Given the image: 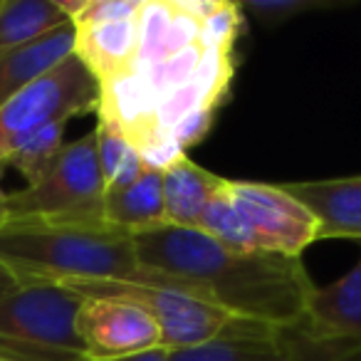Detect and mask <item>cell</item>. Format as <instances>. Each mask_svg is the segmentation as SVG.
<instances>
[{"label":"cell","mask_w":361,"mask_h":361,"mask_svg":"<svg viewBox=\"0 0 361 361\" xmlns=\"http://www.w3.org/2000/svg\"><path fill=\"white\" fill-rule=\"evenodd\" d=\"M141 270L221 307L235 319L295 329L314 295L302 257L231 250L203 231L164 226L134 235Z\"/></svg>","instance_id":"obj_1"},{"label":"cell","mask_w":361,"mask_h":361,"mask_svg":"<svg viewBox=\"0 0 361 361\" xmlns=\"http://www.w3.org/2000/svg\"><path fill=\"white\" fill-rule=\"evenodd\" d=\"M0 262L20 285H80L136 280L141 275L134 235L109 223L6 221Z\"/></svg>","instance_id":"obj_2"},{"label":"cell","mask_w":361,"mask_h":361,"mask_svg":"<svg viewBox=\"0 0 361 361\" xmlns=\"http://www.w3.org/2000/svg\"><path fill=\"white\" fill-rule=\"evenodd\" d=\"M85 297L65 285H20L0 297V359L82 361L87 356L77 331Z\"/></svg>","instance_id":"obj_3"},{"label":"cell","mask_w":361,"mask_h":361,"mask_svg":"<svg viewBox=\"0 0 361 361\" xmlns=\"http://www.w3.org/2000/svg\"><path fill=\"white\" fill-rule=\"evenodd\" d=\"M104 198L97 139L90 131L62 146L55 164L37 183L8 193V221L106 223Z\"/></svg>","instance_id":"obj_4"},{"label":"cell","mask_w":361,"mask_h":361,"mask_svg":"<svg viewBox=\"0 0 361 361\" xmlns=\"http://www.w3.org/2000/svg\"><path fill=\"white\" fill-rule=\"evenodd\" d=\"M82 297H114L139 305L159 324L164 349H186L216 339L235 322L228 312L193 292L161 280L149 270H141L136 280H99L70 285Z\"/></svg>","instance_id":"obj_5"},{"label":"cell","mask_w":361,"mask_h":361,"mask_svg":"<svg viewBox=\"0 0 361 361\" xmlns=\"http://www.w3.org/2000/svg\"><path fill=\"white\" fill-rule=\"evenodd\" d=\"M99 106V82L72 52L47 75L0 106V176L6 156L35 129L50 121H70Z\"/></svg>","instance_id":"obj_6"},{"label":"cell","mask_w":361,"mask_h":361,"mask_svg":"<svg viewBox=\"0 0 361 361\" xmlns=\"http://www.w3.org/2000/svg\"><path fill=\"white\" fill-rule=\"evenodd\" d=\"M226 191L257 235L262 250L300 257L317 243L314 216L282 186L226 178Z\"/></svg>","instance_id":"obj_7"},{"label":"cell","mask_w":361,"mask_h":361,"mask_svg":"<svg viewBox=\"0 0 361 361\" xmlns=\"http://www.w3.org/2000/svg\"><path fill=\"white\" fill-rule=\"evenodd\" d=\"M77 331L87 359H119L164 349L159 324L149 312L114 297H85L77 314Z\"/></svg>","instance_id":"obj_8"},{"label":"cell","mask_w":361,"mask_h":361,"mask_svg":"<svg viewBox=\"0 0 361 361\" xmlns=\"http://www.w3.org/2000/svg\"><path fill=\"white\" fill-rule=\"evenodd\" d=\"M300 334L322 344L361 346V255L346 275L326 287H317L295 326Z\"/></svg>","instance_id":"obj_9"},{"label":"cell","mask_w":361,"mask_h":361,"mask_svg":"<svg viewBox=\"0 0 361 361\" xmlns=\"http://www.w3.org/2000/svg\"><path fill=\"white\" fill-rule=\"evenodd\" d=\"M159 94L141 72H124L99 82V121H106L129 139L139 154L164 141L156 126Z\"/></svg>","instance_id":"obj_10"},{"label":"cell","mask_w":361,"mask_h":361,"mask_svg":"<svg viewBox=\"0 0 361 361\" xmlns=\"http://www.w3.org/2000/svg\"><path fill=\"white\" fill-rule=\"evenodd\" d=\"M287 193L317 221V240L361 243V176L285 183Z\"/></svg>","instance_id":"obj_11"},{"label":"cell","mask_w":361,"mask_h":361,"mask_svg":"<svg viewBox=\"0 0 361 361\" xmlns=\"http://www.w3.org/2000/svg\"><path fill=\"white\" fill-rule=\"evenodd\" d=\"M169 361H287L285 331L235 319L216 339L171 349Z\"/></svg>","instance_id":"obj_12"},{"label":"cell","mask_w":361,"mask_h":361,"mask_svg":"<svg viewBox=\"0 0 361 361\" xmlns=\"http://www.w3.org/2000/svg\"><path fill=\"white\" fill-rule=\"evenodd\" d=\"M221 176L201 169L186 154L173 159L161 171V188H164L166 226L198 231L208 203L213 201L223 186Z\"/></svg>","instance_id":"obj_13"},{"label":"cell","mask_w":361,"mask_h":361,"mask_svg":"<svg viewBox=\"0 0 361 361\" xmlns=\"http://www.w3.org/2000/svg\"><path fill=\"white\" fill-rule=\"evenodd\" d=\"M75 57L97 82L136 72L139 62V23L119 20L104 25L75 27Z\"/></svg>","instance_id":"obj_14"},{"label":"cell","mask_w":361,"mask_h":361,"mask_svg":"<svg viewBox=\"0 0 361 361\" xmlns=\"http://www.w3.org/2000/svg\"><path fill=\"white\" fill-rule=\"evenodd\" d=\"M72 52H75V25L67 23L32 45L0 55V106H6L13 97L47 75Z\"/></svg>","instance_id":"obj_15"},{"label":"cell","mask_w":361,"mask_h":361,"mask_svg":"<svg viewBox=\"0 0 361 361\" xmlns=\"http://www.w3.org/2000/svg\"><path fill=\"white\" fill-rule=\"evenodd\" d=\"M104 221L109 226L139 235L146 231L166 226L164 188H161V171L144 169L141 176L119 188L106 193L104 198Z\"/></svg>","instance_id":"obj_16"},{"label":"cell","mask_w":361,"mask_h":361,"mask_svg":"<svg viewBox=\"0 0 361 361\" xmlns=\"http://www.w3.org/2000/svg\"><path fill=\"white\" fill-rule=\"evenodd\" d=\"M67 23L57 0H0V55L32 45Z\"/></svg>","instance_id":"obj_17"},{"label":"cell","mask_w":361,"mask_h":361,"mask_svg":"<svg viewBox=\"0 0 361 361\" xmlns=\"http://www.w3.org/2000/svg\"><path fill=\"white\" fill-rule=\"evenodd\" d=\"M94 139H97V159H99L106 193L119 191V188L134 183L146 166L141 161L139 151L129 144V139L119 129L106 124V121H97Z\"/></svg>","instance_id":"obj_18"},{"label":"cell","mask_w":361,"mask_h":361,"mask_svg":"<svg viewBox=\"0 0 361 361\" xmlns=\"http://www.w3.org/2000/svg\"><path fill=\"white\" fill-rule=\"evenodd\" d=\"M65 126L67 121H50L35 129L6 156V169H16L25 178V186L37 183L65 146Z\"/></svg>","instance_id":"obj_19"},{"label":"cell","mask_w":361,"mask_h":361,"mask_svg":"<svg viewBox=\"0 0 361 361\" xmlns=\"http://www.w3.org/2000/svg\"><path fill=\"white\" fill-rule=\"evenodd\" d=\"M198 231H203L206 235H211L213 240L231 247V250H262L260 240H257V235L252 233V228L247 226V221L240 216V211L233 206L231 196H228V191H226V180H223L221 191L208 203Z\"/></svg>","instance_id":"obj_20"},{"label":"cell","mask_w":361,"mask_h":361,"mask_svg":"<svg viewBox=\"0 0 361 361\" xmlns=\"http://www.w3.org/2000/svg\"><path fill=\"white\" fill-rule=\"evenodd\" d=\"M173 18V0H144V8L136 16L139 23V62L136 72H144L164 60V35Z\"/></svg>","instance_id":"obj_21"},{"label":"cell","mask_w":361,"mask_h":361,"mask_svg":"<svg viewBox=\"0 0 361 361\" xmlns=\"http://www.w3.org/2000/svg\"><path fill=\"white\" fill-rule=\"evenodd\" d=\"M233 72H235L233 50H203L196 75H193V85L201 90L206 104H223V99L228 97V90H231Z\"/></svg>","instance_id":"obj_22"},{"label":"cell","mask_w":361,"mask_h":361,"mask_svg":"<svg viewBox=\"0 0 361 361\" xmlns=\"http://www.w3.org/2000/svg\"><path fill=\"white\" fill-rule=\"evenodd\" d=\"M201 55H203V47L196 42V45L186 47V50H180V52H176V55L166 57V60L156 62L154 67L144 70L141 75L149 82L151 90L161 97V94H166V92L188 85V82L193 80Z\"/></svg>","instance_id":"obj_23"},{"label":"cell","mask_w":361,"mask_h":361,"mask_svg":"<svg viewBox=\"0 0 361 361\" xmlns=\"http://www.w3.org/2000/svg\"><path fill=\"white\" fill-rule=\"evenodd\" d=\"M243 27V11L238 3H226L221 0L213 16H208L201 23V37L198 45L203 50H233L238 35Z\"/></svg>","instance_id":"obj_24"},{"label":"cell","mask_w":361,"mask_h":361,"mask_svg":"<svg viewBox=\"0 0 361 361\" xmlns=\"http://www.w3.org/2000/svg\"><path fill=\"white\" fill-rule=\"evenodd\" d=\"M238 6L260 25H280V23L292 20L302 13L326 11V8H334L339 3H331V0H245Z\"/></svg>","instance_id":"obj_25"},{"label":"cell","mask_w":361,"mask_h":361,"mask_svg":"<svg viewBox=\"0 0 361 361\" xmlns=\"http://www.w3.org/2000/svg\"><path fill=\"white\" fill-rule=\"evenodd\" d=\"M201 104H206L201 90L193 85V80L183 87H176V90L166 92L159 97V106H156V126H159V134L164 139H169L171 129L178 124L186 114H191L193 109H198Z\"/></svg>","instance_id":"obj_26"},{"label":"cell","mask_w":361,"mask_h":361,"mask_svg":"<svg viewBox=\"0 0 361 361\" xmlns=\"http://www.w3.org/2000/svg\"><path fill=\"white\" fill-rule=\"evenodd\" d=\"M285 341L287 361H361V346L351 349L339 344H322V341L307 339L297 329H287Z\"/></svg>","instance_id":"obj_27"},{"label":"cell","mask_w":361,"mask_h":361,"mask_svg":"<svg viewBox=\"0 0 361 361\" xmlns=\"http://www.w3.org/2000/svg\"><path fill=\"white\" fill-rule=\"evenodd\" d=\"M144 8V0H87L85 11L72 20L75 27L104 25V23L134 20Z\"/></svg>","instance_id":"obj_28"},{"label":"cell","mask_w":361,"mask_h":361,"mask_svg":"<svg viewBox=\"0 0 361 361\" xmlns=\"http://www.w3.org/2000/svg\"><path fill=\"white\" fill-rule=\"evenodd\" d=\"M216 114H218V106L201 104L198 109H193L191 114H186L173 129H171L169 139L178 146V151L186 154V149H191V146H196L201 139H206L213 121H216Z\"/></svg>","instance_id":"obj_29"},{"label":"cell","mask_w":361,"mask_h":361,"mask_svg":"<svg viewBox=\"0 0 361 361\" xmlns=\"http://www.w3.org/2000/svg\"><path fill=\"white\" fill-rule=\"evenodd\" d=\"M198 37H201V23L193 16L180 11L173 0V18H171V23H169V30H166V35H164V50H161L164 60L176 55V52L186 50V47L196 45Z\"/></svg>","instance_id":"obj_30"},{"label":"cell","mask_w":361,"mask_h":361,"mask_svg":"<svg viewBox=\"0 0 361 361\" xmlns=\"http://www.w3.org/2000/svg\"><path fill=\"white\" fill-rule=\"evenodd\" d=\"M218 3H221V0H176V6L183 13H188V16H193L198 23H203L208 16H213Z\"/></svg>","instance_id":"obj_31"},{"label":"cell","mask_w":361,"mask_h":361,"mask_svg":"<svg viewBox=\"0 0 361 361\" xmlns=\"http://www.w3.org/2000/svg\"><path fill=\"white\" fill-rule=\"evenodd\" d=\"M82 361H169V349H151V351H141V354H131V356H119V359H82Z\"/></svg>","instance_id":"obj_32"},{"label":"cell","mask_w":361,"mask_h":361,"mask_svg":"<svg viewBox=\"0 0 361 361\" xmlns=\"http://www.w3.org/2000/svg\"><path fill=\"white\" fill-rule=\"evenodd\" d=\"M18 287H20V280H18V277L13 275L3 262H0V297L11 295V292L18 290Z\"/></svg>","instance_id":"obj_33"},{"label":"cell","mask_w":361,"mask_h":361,"mask_svg":"<svg viewBox=\"0 0 361 361\" xmlns=\"http://www.w3.org/2000/svg\"><path fill=\"white\" fill-rule=\"evenodd\" d=\"M8 221V193L0 186V226Z\"/></svg>","instance_id":"obj_34"},{"label":"cell","mask_w":361,"mask_h":361,"mask_svg":"<svg viewBox=\"0 0 361 361\" xmlns=\"http://www.w3.org/2000/svg\"><path fill=\"white\" fill-rule=\"evenodd\" d=\"M0 361H3V359H0Z\"/></svg>","instance_id":"obj_35"}]
</instances>
